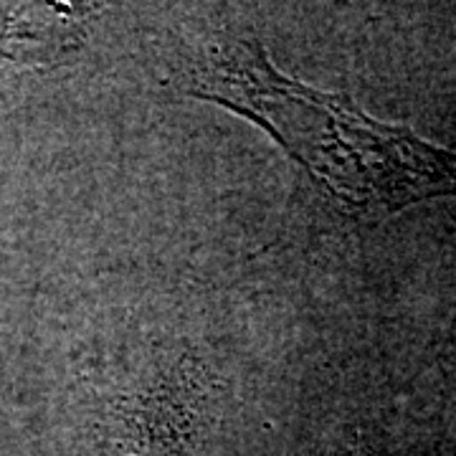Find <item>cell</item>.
Returning <instances> with one entry per match:
<instances>
[{
	"mask_svg": "<svg viewBox=\"0 0 456 456\" xmlns=\"http://www.w3.org/2000/svg\"><path fill=\"white\" fill-rule=\"evenodd\" d=\"M188 97L221 104L284 147L345 216L378 224L413 203L456 196V152L365 114L347 94L281 74L261 41L218 36L180 51Z\"/></svg>",
	"mask_w": 456,
	"mask_h": 456,
	"instance_id": "1",
	"label": "cell"
},
{
	"mask_svg": "<svg viewBox=\"0 0 456 456\" xmlns=\"http://www.w3.org/2000/svg\"><path fill=\"white\" fill-rule=\"evenodd\" d=\"M18 11L20 13H8L3 18V53H23V59L36 53L49 61L82 44L86 20L94 8L26 5Z\"/></svg>",
	"mask_w": 456,
	"mask_h": 456,
	"instance_id": "2",
	"label": "cell"
}]
</instances>
